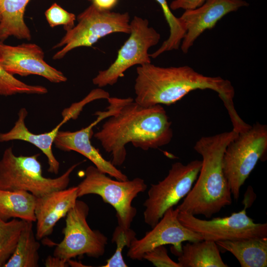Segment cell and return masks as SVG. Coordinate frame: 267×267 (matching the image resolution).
Segmentation results:
<instances>
[{
  "instance_id": "26",
  "label": "cell",
  "mask_w": 267,
  "mask_h": 267,
  "mask_svg": "<svg viewBox=\"0 0 267 267\" xmlns=\"http://www.w3.org/2000/svg\"><path fill=\"white\" fill-rule=\"evenodd\" d=\"M136 233L131 228L125 229L119 225L115 229L113 233L112 241L116 244V249L114 254L106 261L105 265L102 267H127L122 255L124 248H128L132 241L135 238Z\"/></svg>"
},
{
  "instance_id": "10",
  "label": "cell",
  "mask_w": 267,
  "mask_h": 267,
  "mask_svg": "<svg viewBox=\"0 0 267 267\" xmlns=\"http://www.w3.org/2000/svg\"><path fill=\"white\" fill-rule=\"evenodd\" d=\"M244 208L230 216L206 220L179 212L178 219L185 226L198 233L203 240L217 242L247 238L267 237V223H256L247 215V209L254 200L246 193Z\"/></svg>"
},
{
  "instance_id": "2",
  "label": "cell",
  "mask_w": 267,
  "mask_h": 267,
  "mask_svg": "<svg viewBox=\"0 0 267 267\" xmlns=\"http://www.w3.org/2000/svg\"><path fill=\"white\" fill-rule=\"evenodd\" d=\"M136 70L134 101L143 106L170 105L193 90L208 89L218 94L231 120L239 117L233 103L234 89L228 80L205 76L187 65L163 67L150 63L138 65Z\"/></svg>"
},
{
  "instance_id": "7",
  "label": "cell",
  "mask_w": 267,
  "mask_h": 267,
  "mask_svg": "<svg viewBox=\"0 0 267 267\" xmlns=\"http://www.w3.org/2000/svg\"><path fill=\"white\" fill-rule=\"evenodd\" d=\"M78 24L66 31L60 41L52 48L62 47L53 56L60 59L71 50L81 46H91L108 35L131 32L130 16L128 12L101 11L92 4L77 16Z\"/></svg>"
},
{
  "instance_id": "15",
  "label": "cell",
  "mask_w": 267,
  "mask_h": 267,
  "mask_svg": "<svg viewBox=\"0 0 267 267\" xmlns=\"http://www.w3.org/2000/svg\"><path fill=\"white\" fill-rule=\"evenodd\" d=\"M107 109L106 111L95 112L94 115L97 116L96 119L86 128L74 132L59 131L53 143L56 148L61 150L74 151L83 155L99 171L116 179L127 180V176L113 165L111 162L105 159L91 143L93 128L112 114L110 107L108 106Z\"/></svg>"
},
{
  "instance_id": "29",
  "label": "cell",
  "mask_w": 267,
  "mask_h": 267,
  "mask_svg": "<svg viewBox=\"0 0 267 267\" xmlns=\"http://www.w3.org/2000/svg\"><path fill=\"white\" fill-rule=\"evenodd\" d=\"M206 0H174L170 5L171 10L182 9L184 10L195 8L202 4Z\"/></svg>"
},
{
  "instance_id": "9",
  "label": "cell",
  "mask_w": 267,
  "mask_h": 267,
  "mask_svg": "<svg viewBox=\"0 0 267 267\" xmlns=\"http://www.w3.org/2000/svg\"><path fill=\"white\" fill-rule=\"evenodd\" d=\"M128 39L118 51L116 58L106 69L101 70L93 78L92 83L99 88L113 86L130 67L151 63L149 48L159 42L160 34L149 26L147 19L135 16L130 22Z\"/></svg>"
},
{
  "instance_id": "13",
  "label": "cell",
  "mask_w": 267,
  "mask_h": 267,
  "mask_svg": "<svg viewBox=\"0 0 267 267\" xmlns=\"http://www.w3.org/2000/svg\"><path fill=\"white\" fill-rule=\"evenodd\" d=\"M44 53L39 45L23 43L15 46L0 41V65L10 75H36L54 83L65 82L66 77L44 60Z\"/></svg>"
},
{
  "instance_id": "21",
  "label": "cell",
  "mask_w": 267,
  "mask_h": 267,
  "mask_svg": "<svg viewBox=\"0 0 267 267\" xmlns=\"http://www.w3.org/2000/svg\"><path fill=\"white\" fill-rule=\"evenodd\" d=\"M37 198L26 191L0 189V218L5 221L18 219L36 222Z\"/></svg>"
},
{
  "instance_id": "4",
  "label": "cell",
  "mask_w": 267,
  "mask_h": 267,
  "mask_svg": "<svg viewBox=\"0 0 267 267\" xmlns=\"http://www.w3.org/2000/svg\"><path fill=\"white\" fill-rule=\"evenodd\" d=\"M39 156H16L11 147L5 149L0 160V189L26 191L41 197L66 188L71 174L82 162L72 165L57 178H47L43 176Z\"/></svg>"
},
{
  "instance_id": "11",
  "label": "cell",
  "mask_w": 267,
  "mask_h": 267,
  "mask_svg": "<svg viewBox=\"0 0 267 267\" xmlns=\"http://www.w3.org/2000/svg\"><path fill=\"white\" fill-rule=\"evenodd\" d=\"M89 208L82 200H77L66 216L64 237L57 244L53 255L67 261L84 255L98 258L103 256L107 244V237L98 230L92 229L87 222Z\"/></svg>"
},
{
  "instance_id": "5",
  "label": "cell",
  "mask_w": 267,
  "mask_h": 267,
  "mask_svg": "<svg viewBox=\"0 0 267 267\" xmlns=\"http://www.w3.org/2000/svg\"><path fill=\"white\" fill-rule=\"evenodd\" d=\"M267 155V126L256 122L239 133L227 146L222 158L225 177L235 200L240 188L259 160L265 161Z\"/></svg>"
},
{
  "instance_id": "28",
  "label": "cell",
  "mask_w": 267,
  "mask_h": 267,
  "mask_svg": "<svg viewBox=\"0 0 267 267\" xmlns=\"http://www.w3.org/2000/svg\"><path fill=\"white\" fill-rule=\"evenodd\" d=\"M143 259L151 262L156 267H180L178 262L170 258L164 245L157 246L146 252Z\"/></svg>"
},
{
  "instance_id": "33",
  "label": "cell",
  "mask_w": 267,
  "mask_h": 267,
  "mask_svg": "<svg viewBox=\"0 0 267 267\" xmlns=\"http://www.w3.org/2000/svg\"><path fill=\"white\" fill-rule=\"evenodd\" d=\"M88 0V1H91V0Z\"/></svg>"
},
{
  "instance_id": "25",
  "label": "cell",
  "mask_w": 267,
  "mask_h": 267,
  "mask_svg": "<svg viewBox=\"0 0 267 267\" xmlns=\"http://www.w3.org/2000/svg\"><path fill=\"white\" fill-rule=\"evenodd\" d=\"M47 89L42 86L27 84L6 72L0 65V95L16 94H44Z\"/></svg>"
},
{
  "instance_id": "3",
  "label": "cell",
  "mask_w": 267,
  "mask_h": 267,
  "mask_svg": "<svg viewBox=\"0 0 267 267\" xmlns=\"http://www.w3.org/2000/svg\"><path fill=\"white\" fill-rule=\"evenodd\" d=\"M232 129L212 136H202L194 149L202 158L198 177L182 202L179 212L207 218L232 203V194L222 167V158L228 144L238 135Z\"/></svg>"
},
{
  "instance_id": "1",
  "label": "cell",
  "mask_w": 267,
  "mask_h": 267,
  "mask_svg": "<svg viewBox=\"0 0 267 267\" xmlns=\"http://www.w3.org/2000/svg\"><path fill=\"white\" fill-rule=\"evenodd\" d=\"M113 114L94 137L111 154L112 164L120 166L126 160V145L132 143L143 150L157 149L171 141L172 122L161 104L143 106L132 97H109Z\"/></svg>"
},
{
  "instance_id": "14",
  "label": "cell",
  "mask_w": 267,
  "mask_h": 267,
  "mask_svg": "<svg viewBox=\"0 0 267 267\" xmlns=\"http://www.w3.org/2000/svg\"><path fill=\"white\" fill-rule=\"evenodd\" d=\"M248 5L244 0H206L195 8L185 10L179 17L186 31L180 46L182 51L187 53L196 39L224 16Z\"/></svg>"
},
{
  "instance_id": "30",
  "label": "cell",
  "mask_w": 267,
  "mask_h": 267,
  "mask_svg": "<svg viewBox=\"0 0 267 267\" xmlns=\"http://www.w3.org/2000/svg\"><path fill=\"white\" fill-rule=\"evenodd\" d=\"M92 4L101 11H111L118 4L119 0H91Z\"/></svg>"
},
{
  "instance_id": "6",
  "label": "cell",
  "mask_w": 267,
  "mask_h": 267,
  "mask_svg": "<svg viewBox=\"0 0 267 267\" xmlns=\"http://www.w3.org/2000/svg\"><path fill=\"white\" fill-rule=\"evenodd\" d=\"M78 197L88 194L98 195L116 212L118 225L130 228L137 210L132 206L134 199L147 189L144 180L135 178L131 180H114L94 166L88 167L85 177L77 186Z\"/></svg>"
},
{
  "instance_id": "22",
  "label": "cell",
  "mask_w": 267,
  "mask_h": 267,
  "mask_svg": "<svg viewBox=\"0 0 267 267\" xmlns=\"http://www.w3.org/2000/svg\"><path fill=\"white\" fill-rule=\"evenodd\" d=\"M37 240L33 222L27 221L13 254L3 267H39L40 244Z\"/></svg>"
},
{
  "instance_id": "12",
  "label": "cell",
  "mask_w": 267,
  "mask_h": 267,
  "mask_svg": "<svg viewBox=\"0 0 267 267\" xmlns=\"http://www.w3.org/2000/svg\"><path fill=\"white\" fill-rule=\"evenodd\" d=\"M178 213L177 208L169 209L142 238H135L129 247L128 257L132 260H141L146 252L157 246L167 244L173 245L172 252L178 256L182 251V242L203 240L199 234L180 222L178 219Z\"/></svg>"
},
{
  "instance_id": "16",
  "label": "cell",
  "mask_w": 267,
  "mask_h": 267,
  "mask_svg": "<svg viewBox=\"0 0 267 267\" xmlns=\"http://www.w3.org/2000/svg\"><path fill=\"white\" fill-rule=\"evenodd\" d=\"M78 198L77 186L53 191L37 197L35 208L36 237L42 239L49 235L56 223L66 217Z\"/></svg>"
},
{
  "instance_id": "23",
  "label": "cell",
  "mask_w": 267,
  "mask_h": 267,
  "mask_svg": "<svg viewBox=\"0 0 267 267\" xmlns=\"http://www.w3.org/2000/svg\"><path fill=\"white\" fill-rule=\"evenodd\" d=\"M26 222L18 219L5 221L0 218V267H3L13 254Z\"/></svg>"
},
{
  "instance_id": "8",
  "label": "cell",
  "mask_w": 267,
  "mask_h": 267,
  "mask_svg": "<svg viewBox=\"0 0 267 267\" xmlns=\"http://www.w3.org/2000/svg\"><path fill=\"white\" fill-rule=\"evenodd\" d=\"M201 165V160H198L186 165L176 162L163 180L151 184L143 204L144 221L147 224L152 228L168 210L188 194L198 177Z\"/></svg>"
},
{
  "instance_id": "17",
  "label": "cell",
  "mask_w": 267,
  "mask_h": 267,
  "mask_svg": "<svg viewBox=\"0 0 267 267\" xmlns=\"http://www.w3.org/2000/svg\"><path fill=\"white\" fill-rule=\"evenodd\" d=\"M28 111L21 108L18 113V119L13 127L6 133H0V142H4L18 140L29 142L39 148L46 157L48 164V172L54 174L59 172L60 164L54 156L52 145L61 126L69 119L63 116V120L50 132L34 134L31 132L25 124Z\"/></svg>"
},
{
  "instance_id": "24",
  "label": "cell",
  "mask_w": 267,
  "mask_h": 267,
  "mask_svg": "<svg viewBox=\"0 0 267 267\" xmlns=\"http://www.w3.org/2000/svg\"><path fill=\"white\" fill-rule=\"evenodd\" d=\"M160 5L170 30L168 38L155 52L150 54L151 58H156L166 51L179 48L185 34V29L179 17L175 16L166 0H155Z\"/></svg>"
},
{
  "instance_id": "27",
  "label": "cell",
  "mask_w": 267,
  "mask_h": 267,
  "mask_svg": "<svg viewBox=\"0 0 267 267\" xmlns=\"http://www.w3.org/2000/svg\"><path fill=\"white\" fill-rule=\"evenodd\" d=\"M45 16L51 27L63 25L66 31L74 27L76 19L74 13L68 12L56 3H53L45 11Z\"/></svg>"
},
{
  "instance_id": "20",
  "label": "cell",
  "mask_w": 267,
  "mask_h": 267,
  "mask_svg": "<svg viewBox=\"0 0 267 267\" xmlns=\"http://www.w3.org/2000/svg\"><path fill=\"white\" fill-rule=\"evenodd\" d=\"M180 267H227L216 242L202 240L188 242L182 247L178 256Z\"/></svg>"
},
{
  "instance_id": "18",
  "label": "cell",
  "mask_w": 267,
  "mask_h": 267,
  "mask_svg": "<svg viewBox=\"0 0 267 267\" xmlns=\"http://www.w3.org/2000/svg\"><path fill=\"white\" fill-rule=\"evenodd\" d=\"M216 243L231 253L241 267L267 266V237L219 241Z\"/></svg>"
},
{
  "instance_id": "31",
  "label": "cell",
  "mask_w": 267,
  "mask_h": 267,
  "mask_svg": "<svg viewBox=\"0 0 267 267\" xmlns=\"http://www.w3.org/2000/svg\"><path fill=\"white\" fill-rule=\"evenodd\" d=\"M44 266L46 267H67L68 263L59 257L54 256H48L44 262Z\"/></svg>"
},
{
  "instance_id": "32",
  "label": "cell",
  "mask_w": 267,
  "mask_h": 267,
  "mask_svg": "<svg viewBox=\"0 0 267 267\" xmlns=\"http://www.w3.org/2000/svg\"><path fill=\"white\" fill-rule=\"evenodd\" d=\"M0 18H1V16H0Z\"/></svg>"
},
{
  "instance_id": "19",
  "label": "cell",
  "mask_w": 267,
  "mask_h": 267,
  "mask_svg": "<svg viewBox=\"0 0 267 267\" xmlns=\"http://www.w3.org/2000/svg\"><path fill=\"white\" fill-rule=\"evenodd\" d=\"M30 0H0V41L10 36L30 41L31 34L24 15Z\"/></svg>"
}]
</instances>
